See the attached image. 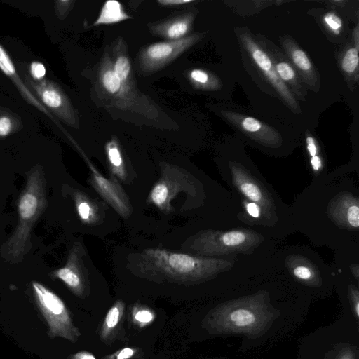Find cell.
<instances>
[{"instance_id":"28","label":"cell","mask_w":359,"mask_h":359,"mask_svg":"<svg viewBox=\"0 0 359 359\" xmlns=\"http://www.w3.org/2000/svg\"><path fill=\"white\" fill-rule=\"evenodd\" d=\"M346 222L349 226L353 228L359 226V208L357 204L352 203L349 205L347 215Z\"/></svg>"},{"instance_id":"37","label":"cell","mask_w":359,"mask_h":359,"mask_svg":"<svg viewBox=\"0 0 359 359\" xmlns=\"http://www.w3.org/2000/svg\"><path fill=\"white\" fill-rule=\"evenodd\" d=\"M336 359H355L353 351L349 348L343 349Z\"/></svg>"},{"instance_id":"13","label":"cell","mask_w":359,"mask_h":359,"mask_svg":"<svg viewBox=\"0 0 359 359\" xmlns=\"http://www.w3.org/2000/svg\"><path fill=\"white\" fill-rule=\"evenodd\" d=\"M248 47L255 64L259 67V69L264 74V76L270 79L271 83L276 85L278 89L287 90L282 85L283 83L278 76L274 66L267 54L253 41H250L248 43Z\"/></svg>"},{"instance_id":"4","label":"cell","mask_w":359,"mask_h":359,"mask_svg":"<svg viewBox=\"0 0 359 359\" xmlns=\"http://www.w3.org/2000/svg\"><path fill=\"white\" fill-rule=\"evenodd\" d=\"M33 296L48 325L50 339L60 337L75 343L81 335L64 302L55 292L36 280L31 282Z\"/></svg>"},{"instance_id":"9","label":"cell","mask_w":359,"mask_h":359,"mask_svg":"<svg viewBox=\"0 0 359 359\" xmlns=\"http://www.w3.org/2000/svg\"><path fill=\"white\" fill-rule=\"evenodd\" d=\"M91 172V182L97 192L121 216L130 215L131 208L129 201L114 177L108 179L103 176L85 157Z\"/></svg>"},{"instance_id":"6","label":"cell","mask_w":359,"mask_h":359,"mask_svg":"<svg viewBox=\"0 0 359 359\" xmlns=\"http://www.w3.org/2000/svg\"><path fill=\"white\" fill-rule=\"evenodd\" d=\"M188 176L177 169H165L151 190L148 200L164 212L171 210L170 201L182 191L188 189Z\"/></svg>"},{"instance_id":"12","label":"cell","mask_w":359,"mask_h":359,"mask_svg":"<svg viewBox=\"0 0 359 359\" xmlns=\"http://www.w3.org/2000/svg\"><path fill=\"white\" fill-rule=\"evenodd\" d=\"M125 310V304L122 300L116 301L109 309L102 325L100 336L101 339L111 342L116 336L121 327Z\"/></svg>"},{"instance_id":"36","label":"cell","mask_w":359,"mask_h":359,"mask_svg":"<svg viewBox=\"0 0 359 359\" xmlns=\"http://www.w3.org/2000/svg\"><path fill=\"white\" fill-rule=\"evenodd\" d=\"M158 2L162 5L166 6H175V5H180L184 4H187L191 2L189 0H161L158 1Z\"/></svg>"},{"instance_id":"22","label":"cell","mask_w":359,"mask_h":359,"mask_svg":"<svg viewBox=\"0 0 359 359\" xmlns=\"http://www.w3.org/2000/svg\"><path fill=\"white\" fill-rule=\"evenodd\" d=\"M102 82L107 91L111 94L121 88V81L114 69L109 68L102 74Z\"/></svg>"},{"instance_id":"16","label":"cell","mask_w":359,"mask_h":359,"mask_svg":"<svg viewBox=\"0 0 359 359\" xmlns=\"http://www.w3.org/2000/svg\"><path fill=\"white\" fill-rule=\"evenodd\" d=\"M234 180L236 187L241 193L252 202L264 207V196L261 188L258 186L257 182L248 180L245 177L240 174L235 173Z\"/></svg>"},{"instance_id":"31","label":"cell","mask_w":359,"mask_h":359,"mask_svg":"<svg viewBox=\"0 0 359 359\" xmlns=\"http://www.w3.org/2000/svg\"><path fill=\"white\" fill-rule=\"evenodd\" d=\"M293 274L299 280L307 281L312 278L311 270L305 266H298L293 269Z\"/></svg>"},{"instance_id":"30","label":"cell","mask_w":359,"mask_h":359,"mask_svg":"<svg viewBox=\"0 0 359 359\" xmlns=\"http://www.w3.org/2000/svg\"><path fill=\"white\" fill-rule=\"evenodd\" d=\"M324 20L327 27L334 32L341 28L342 22L341 19L334 13H327Z\"/></svg>"},{"instance_id":"18","label":"cell","mask_w":359,"mask_h":359,"mask_svg":"<svg viewBox=\"0 0 359 359\" xmlns=\"http://www.w3.org/2000/svg\"><path fill=\"white\" fill-rule=\"evenodd\" d=\"M269 57L271 59L274 66L275 71L281 81L283 83L285 82L291 86L292 85V88L294 90H300V83L297 80L295 72L290 64L285 60H279L277 57L275 58L273 56Z\"/></svg>"},{"instance_id":"11","label":"cell","mask_w":359,"mask_h":359,"mask_svg":"<svg viewBox=\"0 0 359 359\" xmlns=\"http://www.w3.org/2000/svg\"><path fill=\"white\" fill-rule=\"evenodd\" d=\"M62 191L73 200L77 215L83 223L93 224L98 221V208L85 193L68 185L63 187Z\"/></svg>"},{"instance_id":"26","label":"cell","mask_w":359,"mask_h":359,"mask_svg":"<svg viewBox=\"0 0 359 359\" xmlns=\"http://www.w3.org/2000/svg\"><path fill=\"white\" fill-rule=\"evenodd\" d=\"M241 126L243 130L250 134L257 135L260 132H264V125H262L258 120L245 116L241 118Z\"/></svg>"},{"instance_id":"10","label":"cell","mask_w":359,"mask_h":359,"mask_svg":"<svg viewBox=\"0 0 359 359\" xmlns=\"http://www.w3.org/2000/svg\"><path fill=\"white\" fill-rule=\"evenodd\" d=\"M194 40V37L190 36L173 41L152 44L144 51L143 62L148 68L154 69L160 67L186 49Z\"/></svg>"},{"instance_id":"15","label":"cell","mask_w":359,"mask_h":359,"mask_svg":"<svg viewBox=\"0 0 359 359\" xmlns=\"http://www.w3.org/2000/svg\"><path fill=\"white\" fill-rule=\"evenodd\" d=\"M129 18L123 11L122 6L118 1L110 0L104 4L94 25L118 22Z\"/></svg>"},{"instance_id":"34","label":"cell","mask_w":359,"mask_h":359,"mask_svg":"<svg viewBox=\"0 0 359 359\" xmlns=\"http://www.w3.org/2000/svg\"><path fill=\"white\" fill-rule=\"evenodd\" d=\"M307 149L311 157L317 156V147L313 138L308 137L306 139Z\"/></svg>"},{"instance_id":"17","label":"cell","mask_w":359,"mask_h":359,"mask_svg":"<svg viewBox=\"0 0 359 359\" xmlns=\"http://www.w3.org/2000/svg\"><path fill=\"white\" fill-rule=\"evenodd\" d=\"M106 152L111 171L116 177L125 181L126 173L123 160L119 147L114 140L107 144Z\"/></svg>"},{"instance_id":"7","label":"cell","mask_w":359,"mask_h":359,"mask_svg":"<svg viewBox=\"0 0 359 359\" xmlns=\"http://www.w3.org/2000/svg\"><path fill=\"white\" fill-rule=\"evenodd\" d=\"M25 81L42 102L60 118L68 123H74V113L70 102L57 83L45 79L35 81L27 75Z\"/></svg>"},{"instance_id":"1","label":"cell","mask_w":359,"mask_h":359,"mask_svg":"<svg viewBox=\"0 0 359 359\" xmlns=\"http://www.w3.org/2000/svg\"><path fill=\"white\" fill-rule=\"evenodd\" d=\"M264 294L229 301L210 311L203 327L211 334H242L261 337L279 316Z\"/></svg>"},{"instance_id":"32","label":"cell","mask_w":359,"mask_h":359,"mask_svg":"<svg viewBox=\"0 0 359 359\" xmlns=\"http://www.w3.org/2000/svg\"><path fill=\"white\" fill-rule=\"evenodd\" d=\"M351 302L352 304V308L353 313H355L357 318H359V295L358 291L356 289L351 290L350 292Z\"/></svg>"},{"instance_id":"24","label":"cell","mask_w":359,"mask_h":359,"mask_svg":"<svg viewBox=\"0 0 359 359\" xmlns=\"http://www.w3.org/2000/svg\"><path fill=\"white\" fill-rule=\"evenodd\" d=\"M130 63L125 55L118 56L115 62L114 69L120 79L121 83H125L130 73Z\"/></svg>"},{"instance_id":"27","label":"cell","mask_w":359,"mask_h":359,"mask_svg":"<svg viewBox=\"0 0 359 359\" xmlns=\"http://www.w3.org/2000/svg\"><path fill=\"white\" fill-rule=\"evenodd\" d=\"M30 78L35 81H41L44 79L46 74V69L44 65L39 61H32L29 67Z\"/></svg>"},{"instance_id":"38","label":"cell","mask_w":359,"mask_h":359,"mask_svg":"<svg viewBox=\"0 0 359 359\" xmlns=\"http://www.w3.org/2000/svg\"><path fill=\"white\" fill-rule=\"evenodd\" d=\"M311 165L313 170L318 171L322 165L321 160L320 157L317 155L313 157H311Z\"/></svg>"},{"instance_id":"33","label":"cell","mask_w":359,"mask_h":359,"mask_svg":"<svg viewBox=\"0 0 359 359\" xmlns=\"http://www.w3.org/2000/svg\"><path fill=\"white\" fill-rule=\"evenodd\" d=\"M247 212L254 218H258L261 214V208L253 202H248L246 205Z\"/></svg>"},{"instance_id":"20","label":"cell","mask_w":359,"mask_h":359,"mask_svg":"<svg viewBox=\"0 0 359 359\" xmlns=\"http://www.w3.org/2000/svg\"><path fill=\"white\" fill-rule=\"evenodd\" d=\"M290 57L297 68L307 77H312L313 70L310 60L306 53L299 48H292L289 50Z\"/></svg>"},{"instance_id":"8","label":"cell","mask_w":359,"mask_h":359,"mask_svg":"<svg viewBox=\"0 0 359 359\" xmlns=\"http://www.w3.org/2000/svg\"><path fill=\"white\" fill-rule=\"evenodd\" d=\"M81 248L78 243L70 249L65 264L50 273L52 278L63 282L76 296L83 298L87 292V277L81 260Z\"/></svg>"},{"instance_id":"14","label":"cell","mask_w":359,"mask_h":359,"mask_svg":"<svg viewBox=\"0 0 359 359\" xmlns=\"http://www.w3.org/2000/svg\"><path fill=\"white\" fill-rule=\"evenodd\" d=\"M0 69L8 76L11 77L12 81L17 85L19 90L25 96V97L32 104L45 111L42 105L37 102L32 94L22 84V81L20 79L18 74L16 73L15 67L11 60L10 56L7 53L5 48L0 44Z\"/></svg>"},{"instance_id":"23","label":"cell","mask_w":359,"mask_h":359,"mask_svg":"<svg viewBox=\"0 0 359 359\" xmlns=\"http://www.w3.org/2000/svg\"><path fill=\"white\" fill-rule=\"evenodd\" d=\"M189 23L185 20H179L172 22L166 29V36L175 40L180 39L188 31Z\"/></svg>"},{"instance_id":"21","label":"cell","mask_w":359,"mask_h":359,"mask_svg":"<svg viewBox=\"0 0 359 359\" xmlns=\"http://www.w3.org/2000/svg\"><path fill=\"white\" fill-rule=\"evenodd\" d=\"M358 66V50L357 48H350L346 50L341 60L343 71L348 74H354Z\"/></svg>"},{"instance_id":"29","label":"cell","mask_w":359,"mask_h":359,"mask_svg":"<svg viewBox=\"0 0 359 359\" xmlns=\"http://www.w3.org/2000/svg\"><path fill=\"white\" fill-rule=\"evenodd\" d=\"M190 76L196 83L204 86L208 83L210 79L208 74L205 71L199 69L192 70Z\"/></svg>"},{"instance_id":"3","label":"cell","mask_w":359,"mask_h":359,"mask_svg":"<svg viewBox=\"0 0 359 359\" xmlns=\"http://www.w3.org/2000/svg\"><path fill=\"white\" fill-rule=\"evenodd\" d=\"M217 261L165 249L150 248L139 254L135 267L148 278H163L177 283H193L215 272Z\"/></svg>"},{"instance_id":"35","label":"cell","mask_w":359,"mask_h":359,"mask_svg":"<svg viewBox=\"0 0 359 359\" xmlns=\"http://www.w3.org/2000/svg\"><path fill=\"white\" fill-rule=\"evenodd\" d=\"M134 351L130 348L121 350L117 354L116 359H128L133 356Z\"/></svg>"},{"instance_id":"25","label":"cell","mask_w":359,"mask_h":359,"mask_svg":"<svg viewBox=\"0 0 359 359\" xmlns=\"http://www.w3.org/2000/svg\"><path fill=\"white\" fill-rule=\"evenodd\" d=\"M154 319V313L149 309L143 306H138L135 308L133 313L134 322L139 326L143 327L149 324Z\"/></svg>"},{"instance_id":"2","label":"cell","mask_w":359,"mask_h":359,"mask_svg":"<svg viewBox=\"0 0 359 359\" xmlns=\"http://www.w3.org/2000/svg\"><path fill=\"white\" fill-rule=\"evenodd\" d=\"M47 205L45 171L36 165L27 172L25 187L18 197L17 225L0 247V257L5 262L18 264L30 252L33 229Z\"/></svg>"},{"instance_id":"39","label":"cell","mask_w":359,"mask_h":359,"mask_svg":"<svg viewBox=\"0 0 359 359\" xmlns=\"http://www.w3.org/2000/svg\"><path fill=\"white\" fill-rule=\"evenodd\" d=\"M72 359H95V358L88 352H79L72 357Z\"/></svg>"},{"instance_id":"19","label":"cell","mask_w":359,"mask_h":359,"mask_svg":"<svg viewBox=\"0 0 359 359\" xmlns=\"http://www.w3.org/2000/svg\"><path fill=\"white\" fill-rule=\"evenodd\" d=\"M21 126L18 116L12 111L0 107V137H6L15 133Z\"/></svg>"},{"instance_id":"5","label":"cell","mask_w":359,"mask_h":359,"mask_svg":"<svg viewBox=\"0 0 359 359\" xmlns=\"http://www.w3.org/2000/svg\"><path fill=\"white\" fill-rule=\"evenodd\" d=\"M252 238V233L241 230L205 233L196 239L195 250L205 255L231 252L247 246Z\"/></svg>"}]
</instances>
